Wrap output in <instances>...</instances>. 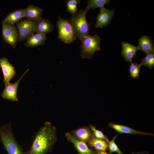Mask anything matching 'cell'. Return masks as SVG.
<instances>
[{
    "label": "cell",
    "instance_id": "6da1fadb",
    "mask_svg": "<svg viewBox=\"0 0 154 154\" xmlns=\"http://www.w3.org/2000/svg\"><path fill=\"white\" fill-rule=\"evenodd\" d=\"M57 140L56 129L46 122L37 134L30 149L25 154H45L50 151Z\"/></svg>",
    "mask_w": 154,
    "mask_h": 154
},
{
    "label": "cell",
    "instance_id": "7a4b0ae2",
    "mask_svg": "<svg viewBox=\"0 0 154 154\" xmlns=\"http://www.w3.org/2000/svg\"><path fill=\"white\" fill-rule=\"evenodd\" d=\"M0 141L8 154H25L15 139L11 123L0 126Z\"/></svg>",
    "mask_w": 154,
    "mask_h": 154
},
{
    "label": "cell",
    "instance_id": "3957f363",
    "mask_svg": "<svg viewBox=\"0 0 154 154\" xmlns=\"http://www.w3.org/2000/svg\"><path fill=\"white\" fill-rule=\"evenodd\" d=\"M88 11L86 8L84 10H80L76 14L72 15L69 20L76 37L80 40L83 38L89 35L90 24L86 18V14Z\"/></svg>",
    "mask_w": 154,
    "mask_h": 154
},
{
    "label": "cell",
    "instance_id": "277c9868",
    "mask_svg": "<svg viewBox=\"0 0 154 154\" xmlns=\"http://www.w3.org/2000/svg\"><path fill=\"white\" fill-rule=\"evenodd\" d=\"M80 41L81 42L80 56L82 58L90 59L95 52L101 50V39L97 34L93 36L89 35Z\"/></svg>",
    "mask_w": 154,
    "mask_h": 154
},
{
    "label": "cell",
    "instance_id": "5b68a950",
    "mask_svg": "<svg viewBox=\"0 0 154 154\" xmlns=\"http://www.w3.org/2000/svg\"><path fill=\"white\" fill-rule=\"evenodd\" d=\"M58 31L57 38L66 44H69L76 39L73 27L67 19L59 16L56 22Z\"/></svg>",
    "mask_w": 154,
    "mask_h": 154
},
{
    "label": "cell",
    "instance_id": "8992f818",
    "mask_svg": "<svg viewBox=\"0 0 154 154\" xmlns=\"http://www.w3.org/2000/svg\"><path fill=\"white\" fill-rule=\"evenodd\" d=\"M16 23L19 35V41L25 40L36 32L37 21L23 19Z\"/></svg>",
    "mask_w": 154,
    "mask_h": 154
},
{
    "label": "cell",
    "instance_id": "52a82bcc",
    "mask_svg": "<svg viewBox=\"0 0 154 154\" xmlns=\"http://www.w3.org/2000/svg\"><path fill=\"white\" fill-rule=\"evenodd\" d=\"M2 38L3 41L15 48L19 41V35L14 25L2 23Z\"/></svg>",
    "mask_w": 154,
    "mask_h": 154
},
{
    "label": "cell",
    "instance_id": "ba28073f",
    "mask_svg": "<svg viewBox=\"0 0 154 154\" xmlns=\"http://www.w3.org/2000/svg\"><path fill=\"white\" fill-rule=\"evenodd\" d=\"M29 70V69L26 70L20 78L15 83L13 84L10 83L5 86V88L1 95L3 98L13 101H18L17 96L18 85L20 80Z\"/></svg>",
    "mask_w": 154,
    "mask_h": 154
},
{
    "label": "cell",
    "instance_id": "9c48e42d",
    "mask_svg": "<svg viewBox=\"0 0 154 154\" xmlns=\"http://www.w3.org/2000/svg\"><path fill=\"white\" fill-rule=\"evenodd\" d=\"M0 66L3 74V82L6 86L10 83V81L15 75V68L5 57L0 58Z\"/></svg>",
    "mask_w": 154,
    "mask_h": 154
},
{
    "label": "cell",
    "instance_id": "30bf717a",
    "mask_svg": "<svg viewBox=\"0 0 154 154\" xmlns=\"http://www.w3.org/2000/svg\"><path fill=\"white\" fill-rule=\"evenodd\" d=\"M114 10L104 8L100 9V11L96 17L95 27L102 29L108 26L111 22L114 15Z\"/></svg>",
    "mask_w": 154,
    "mask_h": 154
},
{
    "label": "cell",
    "instance_id": "8fae6325",
    "mask_svg": "<svg viewBox=\"0 0 154 154\" xmlns=\"http://www.w3.org/2000/svg\"><path fill=\"white\" fill-rule=\"evenodd\" d=\"M67 140L72 143L80 154H97V152L89 149L86 143L76 139L69 132L65 133Z\"/></svg>",
    "mask_w": 154,
    "mask_h": 154
},
{
    "label": "cell",
    "instance_id": "7c38bea8",
    "mask_svg": "<svg viewBox=\"0 0 154 154\" xmlns=\"http://www.w3.org/2000/svg\"><path fill=\"white\" fill-rule=\"evenodd\" d=\"M121 43L122 56L125 61L132 63L133 58L136 56L138 50L137 47L129 43L122 42Z\"/></svg>",
    "mask_w": 154,
    "mask_h": 154
},
{
    "label": "cell",
    "instance_id": "4fadbf2b",
    "mask_svg": "<svg viewBox=\"0 0 154 154\" xmlns=\"http://www.w3.org/2000/svg\"><path fill=\"white\" fill-rule=\"evenodd\" d=\"M138 50H141L146 54L154 52L153 44L149 36H142L138 39V45L137 46Z\"/></svg>",
    "mask_w": 154,
    "mask_h": 154
},
{
    "label": "cell",
    "instance_id": "5bb4252c",
    "mask_svg": "<svg viewBox=\"0 0 154 154\" xmlns=\"http://www.w3.org/2000/svg\"><path fill=\"white\" fill-rule=\"evenodd\" d=\"M71 134L77 139L86 143L89 141L94 137L92 131L86 127L74 130Z\"/></svg>",
    "mask_w": 154,
    "mask_h": 154
},
{
    "label": "cell",
    "instance_id": "9a60e30c",
    "mask_svg": "<svg viewBox=\"0 0 154 154\" xmlns=\"http://www.w3.org/2000/svg\"><path fill=\"white\" fill-rule=\"evenodd\" d=\"M25 17L27 19L38 21L41 17L43 10L39 7L32 4L28 5L25 9Z\"/></svg>",
    "mask_w": 154,
    "mask_h": 154
},
{
    "label": "cell",
    "instance_id": "2e32d148",
    "mask_svg": "<svg viewBox=\"0 0 154 154\" xmlns=\"http://www.w3.org/2000/svg\"><path fill=\"white\" fill-rule=\"evenodd\" d=\"M54 27L49 20L41 17L37 21L36 33L46 35L52 31Z\"/></svg>",
    "mask_w": 154,
    "mask_h": 154
},
{
    "label": "cell",
    "instance_id": "e0dca14e",
    "mask_svg": "<svg viewBox=\"0 0 154 154\" xmlns=\"http://www.w3.org/2000/svg\"><path fill=\"white\" fill-rule=\"evenodd\" d=\"M25 9L15 10L8 14L2 21L1 23L14 25L25 17Z\"/></svg>",
    "mask_w": 154,
    "mask_h": 154
},
{
    "label": "cell",
    "instance_id": "ac0fdd59",
    "mask_svg": "<svg viewBox=\"0 0 154 154\" xmlns=\"http://www.w3.org/2000/svg\"><path fill=\"white\" fill-rule=\"evenodd\" d=\"M46 38V35L37 33L34 34L27 38L24 45L28 47H36L43 45Z\"/></svg>",
    "mask_w": 154,
    "mask_h": 154
},
{
    "label": "cell",
    "instance_id": "d6986e66",
    "mask_svg": "<svg viewBox=\"0 0 154 154\" xmlns=\"http://www.w3.org/2000/svg\"><path fill=\"white\" fill-rule=\"evenodd\" d=\"M109 126L110 127L120 133L154 135V134L151 133L143 132L136 130L126 126L116 124L112 123H110Z\"/></svg>",
    "mask_w": 154,
    "mask_h": 154
},
{
    "label": "cell",
    "instance_id": "ffe728a7",
    "mask_svg": "<svg viewBox=\"0 0 154 154\" xmlns=\"http://www.w3.org/2000/svg\"><path fill=\"white\" fill-rule=\"evenodd\" d=\"M89 145L96 151H106L108 148L107 142L104 140L93 137L88 142Z\"/></svg>",
    "mask_w": 154,
    "mask_h": 154
},
{
    "label": "cell",
    "instance_id": "44dd1931",
    "mask_svg": "<svg viewBox=\"0 0 154 154\" xmlns=\"http://www.w3.org/2000/svg\"><path fill=\"white\" fill-rule=\"evenodd\" d=\"M109 0H89L87 3V6L86 7L88 10L90 9H94L99 8L100 9L104 8L106 4L109 3Z\"/></svg>",
    "mask_w": 154,
    "mask_h": 154
},
{
    "label": "cell",
    "instance_id": "7402d4cb",
    "mask_svg": "<svg viewBox=\"0 0 154 154\" xmlns=\"http://www.w3.org/2000/svg\"><path fill=\"white\" fill-rule=\"evenodd\" d=\"M80 2V0H67L66 3V11L72 15L76 14L78 12L77 5Z\"/></svg>",
    "mask_w": 154,
    "mask_h": 154
},
{
    "label": "cell",
    "instance_id": "603a6c76",
    "mask_svg": "<svg viewBox=\"0 0 154 154\" xmlns=\"http://www.w3.org/2000/svg\"><path fill=\"white\" fill-rule=\"evenodd\" d=\"M140 63H131L129 68L130 76L132 79H137L139 76L140 68L142 66Z\"/></svg>",
    "mask_w": 154,
    "mask_h": 154
},
{
    "label": "cell",
    "instance_id": "cb8c5ba5",
    "mask_svg": "<svg viewBox=\"0 0 154 154\" xmlns=\"http://www.w3.org/2000/svg\"><path fill=\"white\" fill-rule=\"evenodd\" d=\"M140 64L142 66H144L152 69L154 66V53L147 54L144 58L141 59Z\"/></svg>",
    "mask_w": 154,
    "mask_h": 154
},
{
    "label": "cell",
    "instance_id": "d4e9b609",
    "mask_svg": "<svg viewBox=\"0 0 154 154\" xmlns=\"http://www.w3.org/2000/svg\"><path fill=\"white\" fill-rule=\"evenodd\" d=\"M117 136V134L116 135L112 140L110 141H108L107 142L110 154L114 152H116L118 154H125L119 149L115 142V139Z\"/></svg>",
    "mask_w": 154,
    "mask_h": 154
},
{
    "label": "cell",
    "instance_id": "484cf974",
    "mask_svg": "<svg viewBox=\"0 0 154 154\" xmlns=\"http://www.w3.org/2000/svg\"><path fill=\"white\" fill-rule=\"evenodd\" d=\"M89 126L90 129L93 132V134L95 137L105 141L107 142L109 141L106 137L102 132L97 129L95 126L90 125H89Z\"/></svg>",
    "mask_w": 154,
    "mask_h": 154
},
{
    "label": "cell",
    "instance_id": "4316f807",
    "mask_svg": "<svg viewBox=\"0 0 154 154\" xmlns=\"http://www.w3.org/2000/svg\"><path fill=\"white\" fill-rule=\"evenodd\" d=\"M148 152L147 151H141V152H139L138 153H134V152H132V154H148Z\"/></svg>",
    "mask_w": 154,
    "mask_h": 154
},
{
    "label": "cell",
    "instance_id": "83f0119b",
    "mask_svg": "<svg viewBox=\"0 0 154 154\" xmlns=\"http://www.w3.org/2000/svg\"><path fill=\"white\" fill-rule=\"evenodd\" d=\"M97 154H110L106 153V151H97Z\"/></svg>",
    "mask_w": 154,
    "mask_h": 154
}]
</instances>
